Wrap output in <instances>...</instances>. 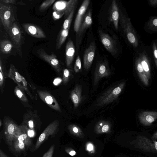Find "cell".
Here are the masks:
<instances>
[{"mask_svg": "<svg viewBox=\"0 0 157 157\" xmlns=\"http://www.w3.org/2000/svg\"><path fill=\"white\" fill-rule=\"evenodd\" d=\"M96 46L95 41L90 44L89 47L85 50L83 56V67L87 70L91 67L95 56Z\"/></svg>", "mask_w": 157, "mask_h": 157, "instance_id": "15", "label": "cell"}, {"mask_svg": "<svg viewBox=\"0 0 157 157\" xmlns=\"http://www.w3.org/2000/svg\"><path fill=\"white\" fill-rule=\"evenodd\" d=\"M37 93L40 99L51 109L59 112L62 111L57 101L49 92L38 90Z\"/></svg>", "mask_w": 157, "mask_h": 157, "instance_id": "14", "label": "cell"}, {"mask_svg": "<svg viewBox=\"0 0 157 157\" xmlns=\"http://www.w3.org/2000/svg\"><path fill=\"white\" fill-rule=\"evenodd\" d=\"M152 49L155 63L157 68V40L153 41Z\"/></svg>", "mask_w": 157, "mask_h": 157, "instance_id": "34", "label": "cell"}, {"mask_svg": "<svg viewBox=\"0 0 157 157\" xmlns=\"http://www.w3.org/2000/svg\"><path fill=\"white\" fill-rule=\"evenodd\" d=\"M119 13V9L117 2L115 0H113L109 10V19L113 23L115 28L117 30L118 27Z\"/></svg>", "mask_w": 157, "mask_h": 157, "instance_id": "19", "label": "cell"}, {"mask_svg": "<svg viewBox=\"0 0 157 157\" xmlns=\"http://www.w3.org/2000/svg\"><path fill=\"white\" fill-rule=\"evenodd\" d=\"M13 46L12 42L8 40H1L0 42V50L3 54L10 53Z\"/></svg>", "mask_w": 157, "mask_h": 157, "instance_id": "28", "label": "cell"}, {"mask_svg": "<svg viewBox=\"0 0 157 157\" xmlns=\"http://www.w3.org/2000/svg\"><path fill=\"white\" fill-rule=\"evenodd\" d=\"M90 3V0L83 1L78 11L75 20L74 26V30L76 33L78 31L79 27L83 21L86 12Z\"/></svg>", "mask_w": 157, "mask_h": 157, "instance_id": "16", "label": "cell"}, {"mask_svg": "<svg viewBox=\"0 0 157 157\" xmlns=\"http://www.w3.org/2000/svg\"><path fill=\"white\" fill-rule=\"evenodd\" d=\"M69 154L71 155H74L75 154V152L74 151H71L69 152Z\"/></svg>", "mask_w": 157, "mask_h": 157, "instance_id": "47", "label": "cell"}, {"mask_svg": "<svg viewBox=\"0 0 157 157\" xmlns=\"http://www.w3.org/2000/svg\"><path fill=\"white\" fill-rule=\"evenodd\" d=\"M36 53L42 60L48 63L54 69L59 75L61 73L62 67L61 63L56 56L54 53L49 54L43 48L38 49Z\"/></svg>", "mask_w": 157, "mask_h": 157, "instance_id": "8", "label": "cell"}, {"mask_svg": "<svg viewBox=\"0 0 157 157\" xmlns=\"http://www.w3.org/2000/svg\"><path fill=\"white\" fill-rule=\"evenodd\" d=\"M27 128L25 126L21 124L18 126L13 141L16 140L22 141L25 143L26 145L28 146H31L32 142L30 137L28 136L27 133Z\"/></svg>", "mask_w": 157, "mask_h": 157, "instance_id": "18", "label": "cell"}, {"mask_svg": "<svg viewBox=\"0 0 157 157\" xmlns=\"http://www.w3.org/2000/svg\"><path fill=\"white\" fill-rule=\"evenodd\" d=\"M13 142L14 147L17 152H20L25 150V144L24 142L16 140Z\"/></svg>", "mask_w": 157, "mask_h": 157, "instance_id": "32", "label": "cell"}, {"mask_svg": "<svg viewBox=\"0 0 157 157\" xmlns=\"http://www.w3.org/2000/svg\"><path fill=\"white\" fill-rule=\"evenodd\" d=\"M135 147L145 152L157 154V141L139 135L132 142Z\"/></svg>", "mask_w": 157, "mask_h": 157, "instance_id": "5", "label": "cell"}, {"mask_svg": "<svg viewBox=\"0 0 157 157\" xmlns=\"http://www.w3.org/2000/svg\"><path fill=\"white\" fill-rule=\"evenodd\" d=\"M2 121H1V120H0V127H1V126H2Z\"/></svg>", "mask_w": 157, "mask_h": 157, "instance_id": "48", "label": "cell"}, {"mask_svg": "<svg viewBox=\"0 0 157 157\" xmlns=\"http://www.w3.org/2000/svg\"><path fill=\"white\" fill-rule=\"evenodd\" d=\"M135 64L140 78L146 86H148V80L143 69L140 58L138 56L136 57Z\"/></svg>", "mask_w": 157, "mask_h": 157, "instance_id": "26", "label": "cell"}, {"mask_svg": "<svg viewBox=\"0 0 157 157\" xmlns=\"http://www.w3.org/2000/svg\"><path fill=\"white\" fill-rule=\"evenodd\" d=\"M152 140H156L157 139V131L155 132L151 137Z\"/></svg>", "mask_w": 157, "mask_h": 157, "instance_id": "46", "label": "cell"}, {"mask_svg": "<svg viewBox=\"0 0 157 157\" xmlns=\"http://www.w3.org/2000/svg\"><path fill=\"white\" fill-rule=\"evenodd\" d=\"M124 85V82L121 83L104 93L98 99L96 102V105L101 106L113 102L121 94Z\"/></svg>", "mask_w": 157, "mask_h": 157, "instance_id": "3", "label": "cell"}, {"mask_svg": "<svg viewBox=\"0 0 157 157\" xmlns=\"http://www.w3.org/2000/svg\"><path fill=\"white\" fill-rule=\"evenodd\" d=\"M110 124L107 121L102 120L98 121L95 126V129L98 132H106L109 130Z\"/></svg>", "mask_w": 157, "mask_h": 157, "instance_id": "29", "label": "cell"}, {"mask_svg": "<svg viewBox=\"0 0 157 157\" xmlns=\"http://www.w3.org/2000/svg\"><path fill=\"white\" fill-rule=\"evenodd\" d=\"M111 74L110 70L106 61H100L97 63L94 73V85H97L102 78L108 77Z\"/></svg>", "mask_w": 157, "mask_h": 157, "instance_id": "12", "label": "cell"}, {"mask_svg": "<svg viewBox=\"0 0 157 157\" xmlns=\"http://www.w3.org/2000/svg\"><path fill=\"white\" fill-rule=\"evenodd\" d=\"M75 10V8L74 9L65 19L63 24L62 29H66L70 28Z\"/></svg>", "mask_w": 157, "mask_h": 157, "instance_id": "31", "label": "cell"}, {"mask_svg": "<svg viewBox=\"0 0 157 157\" xmlns=\"http://www.w3.org/2000/svg\"><path fill=\"white\" fill-rule=\"evenodd\" d=\"M4 126L6 141L10 146H11L18 125L11 119L6 118L4 119Z\"/></svg>", "mask_w": 157, "mask_h": 157, "instance_id": "13", "label": "cell"}, {"mask_svg": "<svg viewBox=\"0 0 157 157\" xmlns=\"http://www.w3.org/2000/svg\"><path fill=\"white\" fill-rule=\"evenodd\" d=\"M4 82V75L2 71V61L0 60V86L1 89L2 88Z\"/></svg>", "mask_w": 157, "mask_h": 157, "instance_id": "39", "label": "cell"}, {"mask_svg": "<svg viewBox=\"0 0 157 157\" xmlns=\"http://www.w3.org/2000/svg\"><path fill=\"white\" fill-rule=\"evenodd\" d=\"M140 122L145 126H149L157 119V112L145 111L141 112L139 115Z\"/></svg>", "mask_w": 157, "mask_h": 157, "instance_id": "20", "label": "cell"}, {"mask_svg": "<svg viewBox=\"0 0 157 157\" xmlns=\"http://www.w3.org/2000/svg\"><path fill=\"white\" fill-rule=\"evenodd\" d=\"M25 91L23 89L18 86H15L14 89L15 94L20 100L24 102H28L29 101Z\"/></svg>", "mask_w": 157, "mask_h": 157, "instance_id": "30", "label": "cell"}, {"mask_svg": "<svg viewBox=\"0 0 157 157\" xmlns=\"http://www.w3.org/2000/svg\"><path fill=\"white\" fill-rule=\"evenodd\" d=\"M70 75V72L67 69H64L63 70L62 81L63 84H66L68 81Z\"/></svg>", "mask_w": 157, "mask_h": 157, "instance_id": "35", "label": "cell"}, {"mask_svg": "<svg viewBox=\"0 0 157 157\" xmlns=\"http://www.w3.org/2000/svg\"><path fill=\"white\" fill-rule=\"evenodd\" d=\"M120 21L122 29L128 41L134 48L137 47L139 44V41L136 32L130 19L121 11L120 12Z\"/></svg>", "mask_w": 157, "mask_h": 157, "instance_id": "1", "label": "cell"}, {"mask_svg": "<svg viewBox=\"0 0 157 157\" xmlns=\"http://www.w3.org/2000/svg\"><path fill=\"white\" fill-rule=\"evenodd\" d=\"M56 1L55 0H47L44 2L40 5L39 10L44 11L47 9Z\"/></svg>", "mask_w": 157, "mask_h": 157, "instance_id": "33", "label": "cell"}, {"mask_svg": "<svg viewBox=\"0 0 157 157\" xmlns=\"http://www.w3.org/2000/svg\"><path fill=\"white\" fill-rule=\"evenodd\" d=\"M0 157H9L1 149H0Z\"/></svg>", "mask_w": 157, "mask_h": 157, "instance_id": "44", "label": "cell"}, {"mask_svg": "<svg viewBox=\"0 0 157 157\" xmlns=\"http://www.w3.org/2000/svg\"><path fill=\"white\" fill-rule=\"evenodd\" d=\"M25 31L29 35L38 38L46 37L45 33L39 27L33 24L25 23L22 25Z\"/></svg>", "mask_w": 157, "mask_h": 157, "instance_id": "17", "label": "cell"}, {"mask_svg": "<svg viewBox=\"0 0 157 157\" xmlns=\"http://www.w3.org/2000/svg\"><path fill=\"white\" fill-rule=\"evenodd\" d=\"M64 15V13L56 11H54L53 13V18L54 20L59 19Z\"/></svg>", "mask_w": 157, "mask_h": 157, "instance_id": "40", "label": "cell"}, {"mask_svg": "<svg viewBox=\"0 0 157 157\" xmlns=\"http://www.w3.org/2000/svg\"><path fill=\"white\" fill-rule=\"evenodd\" d=\"M70 28L65 29H63L60 31L56 39V50L59 49L65 42L68 36Z\"/></svg>", "mask_w": 157, "mask_h": 157, "instance_id": "27", "label": "cell"}, {"mask_svg": "<svg viewBox=\"0 0 157 157\" xmlns=\"http://www.w3.org/2000/svg\"><path fill=\"white\" fill-rule=\"evenodd\" d=\"M148 2L150 6L155 7H157V0H149Z\"/></svg>", "mask_w": 157, "mask_h": 157, "instance_id": "41", "label": "cell"}, {"mask_svg": "<svg viewBox=\"0 0 157 157\" xmlns=\"http://www.w3.org/2000/svg\"><path fill=\"white\" fill-rule=\"evenodd\" d=\"M92 23V10L90 9L85 14L79 30L76 33V43L77 50L79 49L85 32L86 29L91 26Z\"/></svg>", "mask_w": 157, "mask_h": 157, "instance_id": "10", "label": "cell"}, {"mask_svg": "<svg viewBox=\"0 0 157 157\" xmlns=\"http://www.w3.org/2000/svg\"><path fill=\"white\" fill-rule=\"evenodd\" d=\"M144 29L146 32L151 34L157 33V17H149L144 25Z\"/></svg>", "mask_w": 157, "mask_h": 157, "instance_id": "25", "label": "cell"}, {"mask_svg": "<svg viewBox=\"0 0 157 157\" xmlns=\"http://www.w3.org/2000/svg\"><path fill=\"white\" fill-rule=\"evenodd\" d=\"M87 148L88 151H90L93 150V146L91 144H89L87 145Z\"/></svg>", "mask_w": 157, "mask_h": 157, "instance_id": "45", "label": "cell"}, {"mask_svg": "<svg viewBox=\"0 0 157 157\" xmlns=\"http://www.w3.org/2000/svg\"><path fill=\"white\" fill-rule=\"evenodd\" d=\"M78 2V0L58 1L55 3L53 9L54 11L64 13V17L66 19L72 11L75 8Z\"/></svg>", "mask_w": 157, "mask_h": 157, "instance_id": "11", "label": "cell"}, {"mask_svg": "<svg viewBox=\"0 0 157 157\" xmlns=\"http://www.w3.org/2000/svg\"><path fill=\"white\" fill-rule=\"evenodd\" d=\"M98 33L100 40L106 50L112 55H116L118 52L116 41L108 34L99 30Z\"/></svg>", "mask_w": 157, "mask_h": 157, "instance_id": "9", "label": "cell"}, {"mask_svg": "<svg viewBox=\"0 0 157 157\" xmlns=\"http://www.w3.org/2000/svg\"><path fill=\"white\" fill-rule=\"evenodd\" d=\"M55 149V145H52L42 157H52Z\"/></svg>", "mask_w": 157, "mask_h": 157, "instance_id": "38", "label": "cell"}, {"mask_svg": "<svg viewBox=\"0 0 157 157\" xmlns=\"http://www.w3.org/2000/svg\"><path fill=\"white\" fill-rule=\"evenodd\" d=\"M8 33L18 54L22 57L21 47L24 42V37L21 30L17 22L16 21L13 23Z\"/></svg>", "mask_w": 157, "mask_h": 157, "instance_id": "4", "label": "cell"}, {"mask_svg": "<svg viewBox=\"0 0 157 157\" xmlns=\"http://www.w3.org/2000/svg\"><path fill=\"white\" fill-rule=\"evenodd\" d=\"M82 68L80 56H78L76 59L74 65V70L75 72L78 73L79 72Z\"/></svg>", "mask_w": 157, "mask_h": 157, "instance_id": "36", "label": "cell"}, {"mask_svg": "<svg viewBox=\"0 0 157 157\" xmlns=\"http://www.w3.org/2000/svg\"><path fill=\"white\" fill-rule=\"evenodd\" d=\"M8 76L17 83V86L23 89L22 82L23 76L20 74L17 70L13 64H10Z\"/></svg>", "mask_w": 157, "mask_h": 157, "instance_id": "23", "label": "cell"}, {"mask_svg": "<svg viewBox=\"0 0 157 157\" xmlns=\"http://www.w3.org/2000/svg\"><path fill=\"white\" fill-rule=\"evenodd\" d=\"M59 121L55 120L50 123L43 131L37 139L33 151L37 150L40 146L50 136H54L58 132Z\"/></svg>", "mask_w": 157, "mask_h": 157, "instance_id": "6", "label": "cell"}, {"mask_svg": "<svg viewBox=\"0 0 157 157\" xmlns=\"http://www.w3.org/2000/svg\"><path fill=\"white\" fill-rule=\"evenodd\" d=\"M75 52V48L73 41L69 39L65 47V63L67 67L70 68L71 67Z\"/></svg>", "mask_w": 157, "mask_h": 157, "instance_id": "21", "label": "cell"}, {"mask_svg": "<svg viewBox=\"0 0 157 157\" xmlns=\"http://www.w3.org/2000/svg\"><path fill=\"white\" fill-rule=\"evenodd\" d=\"M68 128L69 131L73 133H79L81 132L80 128L74 124H71L68 126Z\"/></svg>", "mask_w": 157, "mask_h": 157, "instance_id": "37", "label": "cell"}, {"mask_svg": "<svg viewBox=\"0 0 157 157\" xmlns=\"http://www.w3.org/2000/svg\"><path fill=\"white\" fill-rule=\"evenodd\" d=\"M21 125L26 126L29 128L35 131L40 129L41 122L36 110H28L23 116Z\"/></svg>", "mask_w": 157, "mask_h": 157, "instance_id": "7", "label": "cell"}, {"mask_svg": "<svg viewBox=\"0 0 157 157\" xmlns=\"http://www.w3.org/2000/svg\"><path fill=\"white\" fill-rule=\"evenodd\" d=\"M27 132L28 136L30 137H32L34 136L35 131L27 128Z\"/></svg>", "mask_w": 157, "mask_h": 157, "instance_id": "43", "label": "cell"}, {"mask_svg": "<svg viewBox=\"0 0 157 157\" xmlns=\"http://www.w3.org/2000/svg\"><path fill=\"white\" fill-rule=\"evenodd\" d=\"M0 2L6 4H15L16 3V0H0Z\"/></svg>", "mask_w": 157, "mask_h": 157, "instance_id": "42", "label": "cell"}, {"mask_svg": "<svg viewBox=\"0 0 157 157\" xmlns=\"http://www.w3.org/2000/svg\"><path fill=\"white\" fill-rule=\"evenodd\" d=\"M14 7L11 5L0 2V18L6 32L8 33L12 25L16 22Z\"/></svg>", "mask_w": 157, "mask_h": 157, "instance_id": "2", "label": "cell"}, {"mask_svg": "<svg viewBox=\"0 0 157 157\" xmlns=\"http://www.w3.org/2000/svg\"><path fill=\"white\" fill-rule=\"evenodd\" d=\"M143 69L148 80L150 78V66L149 56L147 52L144 51L138 54Z\"/></svg>", "mask_w": 157, "mask_h": 157, "instance_id": "22", "label": "cell"}, {"mask_svg": "<svg viewBox=\"0 0 157 157\" xmlns=\"http://www.w3.org/2000/svg\"><path fill=\"white\" fill-rule=\"evenodd\" d=\"M82 87L81 85L77 84L71 91L70 98L74 104L75 109L78 107L82 100Z\"/></svg>", "mask_w": 157, "mask_h": 157, "instance_id": "24", "label": "cell"}]
</instances>
